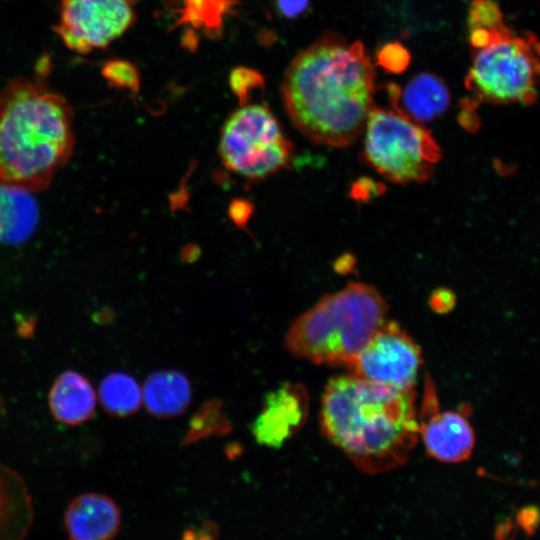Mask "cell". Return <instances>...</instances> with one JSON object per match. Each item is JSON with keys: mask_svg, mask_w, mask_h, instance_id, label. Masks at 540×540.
Masks as SVG:
<instances>
[{"mask_svg": "<svg viewBox=\"0 0 540 540\" xmlns=\"http://www.w3.org/2000/svg\"><path fill=\"white\" fill-rule=\"evenodd\" d=\"M375 80V67L361 42L324 34L287 67L281 87L285 111L311 141L349 146L375 106Z\"/></svg>", "mask_w": 540, "mask_h": 540, "instance_id": "cell-1", "label": "cell"}, {"mask_svg": "<svg viewBox=\"0 0 540 540\" xmlns=\"http://www.w3.org/2000/svg\"><path fill=\"white\" fill-rule=\"evenodd\" d=\"M319 422L323 435L367 474L403 466L419 438L414 390L370 382L352 373L328 381Z\"/></svg>", "mask_w": 540, "mask_h": 540, "instance_id": "cell-2", "label": "cell"}, {"mask_svg": "<svg viewBox=\"0 0 540 540\" xmlns=\"http://www.w3.org/2000/svg\"><path fill=\"white\" fill-rule=\"evenodd\" d=\"M67 100L40 78L13 79L0 93V181L34 193L71 158L75 137Z\"/></svg>", "mask_w": 540, "mask_h": 540, "instance_id": "cell-3", "label": "cell"}, {"mask_svg": "<svg viewBox=\"0 0 540 540\" xmlns=\"http://www.w3.org/2000/svg\"><path fill=\"white\" fill-rule=\"evenodd\" d=\"M386 316V302L374 287L351 282L296 318L285 335V346L315 364L350 368Z\"/></svg>", "mask_w": 540, "mask_h": 540, "instance_id": "cell-4", "label": "cell"}, {"mask_svg": "<svg viewBox=\"0 0 540 540\" xmlns=\"http://www.w3.org/2000/svg\"><path fill=\"white\" fill-rule=\"evenodd\" d=\"M538 75L537 37L529 32L516 35L511 30L474 49L465 78V87L471 93L466 107L475 108L479 102L530 105L536 100Z\"/></svg>", "mask_w": 540, "mask_h": 540, "instance_id": "cell-5", "label": "cell"}, {"mask_svg": "<svg viewBox=\"0 0 540 540\" xmlns=\"http://www.w3.org/2000/svg\"><path fill=\"white\" fill-rule=\"evenodd\" d=\"M364 131V160L395 183L427 181L441 158L431 132L394 108L374 106Z\"/></svg>", "mask_w": 540, "mask_h": 540, "instance_id": "cell-6", "label": "cell"}, {"mask_svg": "<svg viewBox=\"0 0 540 540\" xmlns=\"http://www.w3.org/2000/svg\"><path fill=\"white\" fill-rule=\"evenodd\" d=\"M293 144L265 104L246 102L221 130L219 154L227 170L249 180L264 179L290 164Z\"/></svg>", "mask_w": 540, "mask_h": 540, "instance_id": "cell-7", "label": "cell"}, {"mask_svg": "<svg viewBox=\"0 0 540 540\" xmlns=\"http://www.w3.org/2000/svg\"><path fill=\"white\" fill-rule=\"evenodd\" d=\"M136 0H60L53 30L72 51L106 48L135 22Z\"/></svg>", "mask_w": 540, "mask_h": 540, "instance_id": "cell-8", "label": "cell"}, {"mask_svg": "<svg viewBox=\"0 0 540 540\" xmlns=\"http://www.w3.org/2000/svg\"><path fill=\"white\" fill-rule=\"evenodd\" d=\"M421 364L419 346L397 323L386 321L349 369L370 382L414 390Z\"/></svg>", "mask_w": 540, "mask_h": 540, "instance_id": "cell-9", "label": "cell"}, {"mask_svg": "<svg viewBox=\"0 0 540 540\" xmlns=\"http://www.w3.org/2000/svg\"><path fill=\"white\" fill-rule=\"evenodd\" d=\"M418 423L419 437L434 459L457 463L470 457L475 445L472 426L460 412L439 411L434 387L428 380Z\"/></svg>", "mask_w": 540, "mask_h": 540, "instance_id": "cell-10", "label": "cell"}, {"mask_svg": "<svg viewBox=\"0 0 540 540\" xmlns=\"http://www.w3.org/2000/svg\"><path fill=\"white\" fill-rule=\"evenodd\" d=\"M309 413V395L304 385L286 382L269 392L251 426L256 441L279 448L305 425Z\"/></svg>", "mask_w": 540, "mask_h": 540, "instance_id": "cell-11", "label": "cell"}, {"mask_svg": "<svg viewBox=\"0 0 540 540\" xmlns=\"http://www.w3.org/2000/svg\"><path fill=\"white\" fill-rule=\"evenodd\" d=\"M64 526L73 540H109L120 530L121 512L108 495L86 492L68 504Z\"/></svg>", "mask_w": 540, "mask_h": 540, "instance_id": "cell-12", "label": "cell"}, {"mask_svg": "<svg viewBox=\"0 0 540 540\" xmlns=\"http://www.w3.org/2000/svg\"><path fill=\"white\" fill-rule=\"evenodd\" d=\"M387 91L394 109L421 124L444 113L451 100L444 81L429 72L416 75L402 91L395 84H389Z\"/></svg>", "mask_w": 540, "mask_h": 540, "instance_id": "cell-13", "label": "cell"}, {"mask_svg": "<svg viewBox=\"0 0 540 540\" xmlns=\"http://www.w3.org/2000/svg\"><path fill=\"white\" fill-rule=\"evenodd\" d=\"M97 394L89 379L75 370H65L48 392V407L53 418L64 425L77 426L93 418Z\"/></svg>", "mask_w": 540, "mask_h": 540, "instance_id": "cell-14", "label": "cell"}, {"mask_svg": "<svg viewBox=\"0 0 540 540\" xmlns=\"http://www.w3.org/2000/svg\"><path fill=\"white\" fill-rule=\"evenodd\" d=\"M33 520V503L26 482L0 461V540L24 538Z\"/></svg>", "mask_w": 540, "mask_h": 540, "instance_id": "cell-15", "label": "cell"}, {"mask_svg": "<svg viewBox=\"0 0 540 540\" xmlns=\"http://www.w3.org/2000/svg\"><path fill=\"white\" fill-rule=\"evenodd\" d=\"M142 389V404L157 418H171L183 413L192 398L188 378L175 370L150 374Z\"/></svg>", "mask_w": 540, "mask_h": 540, "instance_id": "cell-16", "label": "cell"}, {"mask_svg": "<svg viewBox=\"0 0 540 540\" xmlns=\"http://www.w3.org/2000/svg\"><path fill=\"white\" fill-rule=\"evenodd\" d=\"M38 222L39 209L32 193L0 181V243H24Z\"/></svg>", "mask_w": 540, "mask_h": 540, "instance_id": "cell-17", "label": "cell"}, {"mask_svg": "<svg viewBox=\"0 0 540 540\" xmlns=\"http://www.w3.org/2000/svg\"><path fill=\"white\" fill-rule=\"evenodd\" d=\"M98 398L104 411L113 417H128L142 404V389L134 377L111 372L100 382Z\"/></svg>", "mask_w": 540, "mask_h": 540, "instance_id": "cell-18", "label": "cell"}, {"mask_svg": "<svg viewBox=\"0 0 540 540\" xmlns=\"http://www.w3.org/2000/svg\"><path fill=\"white\" fill-rule=\"evenodd\" d=\"M511 29L505 25L498 3L494 0H472L468 12V36L473 49L481 48Z\"/></svg>", "mask_w": 540, "mask_h": 540, "instance_id": "cell-19", "label": "cell"}, {"mask_svg": "<svg viewBox=\"0 0 540 540\" xmlns=\"http://www.w3.org/2000/svg\"><path fill=\"white\" fill-rule=\"evenodd\" d=\"M180 23H187L207 33H219L223 18L236 0H181Z\"/></svg>", "mask_w": 540, "mask_h": 540, "instance_id": "cell-20", "label": "cell"}, {"mask_svg": "<svg viewBox=\"0 0 540 540\" xmlns=\"http://www.w3.org/2000/svg\"><path fill=\"white\" fill-rule=\"evenodd\" d=\"M229 423L219 402L205 403L192 418L185 442L190 443L209 434L226 433Z\"/></svg>", "mask_w": 540, "mask_h": 540, "instance_id": "cell-21", "label": "cell"}, {"mask_svg": "<svg viewBox=\"0 0 540 540\" xmlns=\"http://www.w3.org/2000/svg\"><path fill=\"white\" fill-rule=\"evenodd\" d=\"M101 74L109 86L128 89L137 93L140 87L138 69L129 61L110 59L103 63Z\"/></svg>", "mask_w": 540, "mask_h": 540, "instance_id": "cell-22", "label": "cell"}, {"mask_svg": "<svg viewBox=\"0 0 540 540\" xmlns=\"http://www.w3.org/2000/svg\"><path fill=\"white\" fill-rule=\"evenodd\" d=\"M410 60L409 51L399 42H389L377 52V64L393 74L404 72Z\"/></svg>", "mask_w": 540, "mask_h": 540, "instance_id": "cell-23", "label": "cell"}, {"mask_svg": "<svg viewBox=\"0 0 540 540\" xmlns=\"http://www.w3.org/2000/svg\"><path fill=\"white\" fill-rule=\"evenodd\" d=\"M262 78L254 70L247 68L235 69L230 77V85L243 103L246 102L250 92L262 86Z\"/></svg>", "mask_w": 540, "mask_h": 540, "instance_id": "cell-24", "label": "cell"}, {"mask_svg": "<svg viewBox=\"0 0 540 540\" xmlns=\"http://www.w3.org/2000/svg\"><path fill=\"white\" fill-rule=\"evenodd\" d=\"M276 5L283 16L293 19L308 9L309 0H276Z\"/></svg>", "mask_w": 540, "mask_h": 540, "instance_id": "cell-25", "label": "cell"}, {"mask_svg": "<svg viewBox=\"0 0 540 540\" xmlns=\"http://www.w3.org/2000/svg\"><path fill=\"white\" fill-rule=\"evenodd\" d=\"M433 307L436 310L446 311L452 306V295L449 292H441L435 294V298L432 300Z\"/></svg>", "mask_w": 540, "mask_h": 540, "instance_id": "cell-26", "label": "cell"}, {"mask_svg": "<svg viewBox=\"0 0 540 540\" xmlns=\"http://www.w3.org/2000/svg\"><path fill=\"white\" fill-rule=\"evenodd\" d=\"M50 71V60L49 59H42L38 62L36 72L37 74H40V76H45L47 72Z\"/></svg>", "mask_w": 540, "mask_h": 540, "instance_id": "cell-27", "label": "cell"}]
</instances>
